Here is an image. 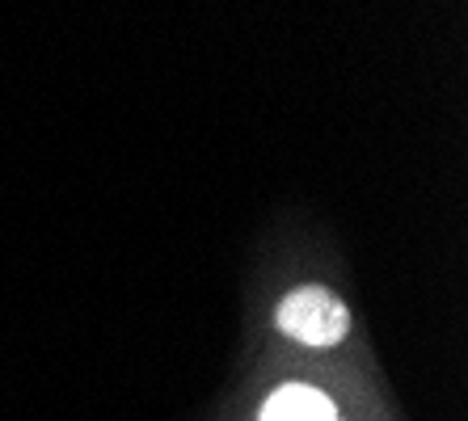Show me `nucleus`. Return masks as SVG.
<instances>
[{"label":"nucleus","instance_id":"obj_1","mask_svg":"<svg viewBox=\"0 0 468 421\" xmlns=\"http://www.w3.org/2000/svg\"><path fill=\"white\" fill-rule=\"evenodd\" d=\"M279 329L304 346H338L350 333V312L329 287H295L279 303Z\"/></svg>","mask_w":468,"mask_h":421},{"label":"nucleus","instance_id":"obj_2","mask_svg":"<svg viewBox=\"0 0 468 421\" xmlns=\"http://www.w3.org/2000/svg\"><path fill=\"white\" fill-rule=\"evenodd\" d=\"M258 421H342L334 400L321 388H308V384H283L274 388L261 405Z\"/></svg>","mask_w":468,"mask_h":421}]
</instances>
